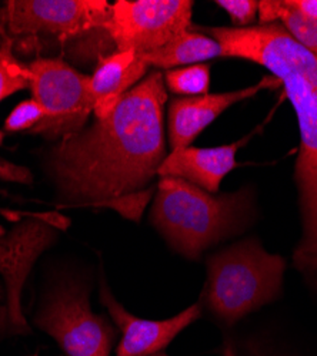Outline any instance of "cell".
Listing matches in <instances>:
<instances>
[{"mask_svg":"<svg viewBox=\"0 0 317 356\" xmlns=\"http://www.w3.org/2000/svg\"><path fill=\"white\" fill-rule=\"evenodd\" d=\"M215 39L222 57H236L266 67L283 80L297 74L317 88V56L300 44L280 22L249 27H199Z\"/></svg>","mask_w":317,"mask_h":356,"instance_id":"5","label":"cell"},{"mask_svg":"<svg viewBox=\"0 0 317 356\" xmlns=\"http://www.w3.org/2000/svg\"><path fill=\"white\" fill-rule=\"evenodd\" d=\"M216 5L230 16L235 27H249L258 15L256 0H217Z\"/></svg>","mask_w":317,"mask_h":356,"instance_id":"20","label":"cell"},{"mask_svg":"<svg viewBox=\"0 0 317 356\" xmlns=\"http://www.w3.org/2000/svg\"><path fill=\"white\" fill-rule=\"evenodd\" d=\"M281 83L297 115L300 131L295 180L303 235L295 250L293 264L309 286L317 292V88L297 74L284 77Z\"/></svg>","mask_w":317,"mask_h":356,"instance_id":"4","label":"cell"},{"mask_svg":"<svg viewBox=\"0 0 317 356\" xmlns=\"http://www.w3.org/2000/svg\"><path fill=\"white\" fill-rule=\"evenodd\" d=\"M152 356H167V355H163V353H156V355H152Z\"/></svg>","mask_w":317,"mask_h":356,"instance_id":"23","label":"cell"},{"mask_svg":"<svg viewBox=\"0 0 317 356\" xmlns=\"http://www.w3.org/2000/svg\"><path fill=\"white\" fill-rule=\"evenodd\" d=\"M26 69L33 99L47 114L33 133L65 138L82 131L93 113L91 76L79 73L62 58H36Z\"/></svg>","mask_w":317,"mask_h":356,"instance_id":"6","label":"cell"},{"mask_svg":"<svg viewBox=\"0 0 317 356\" xmlns=\"http://www.w3.org/2000/svg\"><path fill=\"white\" fill-rule=\"evenodd\" d=\"M163 74L150 72L110 115L52 152L50 170L65 201L106 207L139 221L152 197L148 187L166 157Z\"/></svg>","mask_w":317,"mask_h":356,"instance_id":"1","label":"cell"},{"mask_svg":"<svg viewBox=\"0 0 317 356\" xmlns=\"http://www.w3.org/2000/svg\"><path fill=\"white\" fill-rule=\"evenodd\" d=\"M0 298H2V288H0Z\"/></svg>","mask_w":317,"mask_h":356,"instance_id":"24","label":"cell"},{"mask_svg":"<svg viewBox=\"0 0 317 356\" xmlns=\"http://www.w3.org/2000/svg\"><path fill=\"white\" fill-rule=\"evenodd\" d=\"M281 6L293 15L317 20V0H280Z\"/></svg>","mask_w":317,"mask_h":356,"instance_id":"21","label":"cell"},{"mask_svg":"<svg viewBox=\"0 0 317 356\" xmlns=\"http://www.w3.org/2000/svg\"><path fill=\"white\" fill-rule=\"evenodd\" d=\"M2 140H3V133L0 131V144H2Z\"/></svg>","mask_w":317,"mask_h":356,"instance_id":"22","label":"cell"},{"mask_svg":"<svg viewBox=\"0 0 317 356\" xmlns=\"http://www.w3.org/2000/svg\"><path fill=\"white\" fill-rule=\"evenodd\" d=\"M149 69L134 51H114L102 57L91 76L93 113L98 120L110 115L125 95L148 76Z\"/></svg>","mask_w":317,"mask_h":356,"instance_id":"14","label":"cell"},{"mask_svg":"<svg viewBox=\"0 0 317 356\" xmlns=\"http://www.w3.org/2000/svg\"><path fill=\"white\" fill-rule=\"evenodd\" d=\"M163 80L167 90L176 96H205L209 95L210 87V65L199 63L166 70Z\"/></svg>","mask_w":317,"mask_h":356,"instance_id":"17","label":"cell"},{"mask_svg":"<svg viewBox=\"0 0 317 356\" xmlns=\"http://www.w3.org/2000/svg\"><path fill=\"white\" fill-rule=\"evenodd\" d=\"M66 356H110L118 331L92 312L88 293L80 286L57 288L36 318Z\"/></svg>","mask_w":317,"mask_h":356,"instance_id":"8","label":"cell"},{"mask_svg":"<svg viewBox=\"0 0 317 356\" xmlns=\"http://www.w3.org/2000/svg\"><path fill=\"white\" fill-rule=\"evenodd\" d=\"M61 216H33L0 235V277L5 281L8 323L17 334L29 332L22 312V289L40 254L57 238L65 224Z\"/></svg>","mask_w":317,"mask_h":356,"instance_id":"10","label":"cell"},{"mask_svg":"<svg viewBox=\"0 0 317 356\" xmlns=\"http://www.w3.org/2000/svg\"><path fill=\"white\" fill-rule=\"evenodd\" d=\"M100 301L122 332L116 356H152L164 349L190 323L200 318L199 304L164 321L140 319L127 312L110 293L105 281L100 284Z\"/></svg>","mask_w":317,"mask_h":356,"instance_id":"12","label":"cell"},{"mask_svg":"<svg viewBox=\"0 0 317 356\" xmlns=\"http://www.w3.org/2000/svg\"><path fill=\"white\" fill-rule=\"evenodd\" d=\"M245 140L217 147H183L166 154L157 175L175 177L217 194L223 178L238 167L236 154Z\"/></svg>","mask_w":317,"mask_h":356,"instance_id":"13","label":"cell"},{"mask_svg":"<svg viewBox=\"0 0 317 356\" xmlns=\"http://www.w3.org/2000/svg\"><path fill=\"white\" fill-rule=\"evenodd\" d=\"M252 191L216 195L180 178L162 177L152 222L173 250L197 259L201 252L239 232L249 221Z\"/></svg>","mask_w":317,"mask_h":356,"instance_id":"2","label":"cell"},{"mask_svg":"<svg viewBox=\"0 0 317 356\" xmlns=\"http://www.w3.org/2000/svg\"><path fill=\"white\" fill-rule=\"evenodd\" d=\"M33 356H38V355H33Z\"/></svg>","mask_w":317,"mask_h":356,"instance_id":"25","label":"cell"},{"mask_svg":"<svg viewBox=\"0 0 317 356\" xmlns=\"http://www.w3.org/2000/svg\"><path fill=\"white\" fill-rule=\"evenodd\" d=\"M29 86L26 65H22L13 56L10 42H5L0 46V102Z\"/></svg>","mask_w":317,"mask_h":356,"instance_id":"18","label":"cell"},{"mask_svg":"<svg viewBox=\"0 0 317 356\" xmlns=\"http://www.w3.org/2000/svg\"><path fill=\"white\" fill-rule=\"evenodd\" d=\"M281 80L275 76H265L261 81L240 90L215 93L196 97H175L169 104L167 129L171 150L189 147L197 136L209 127L216 118L236 103L254 97L266 88H277Z\"/></svg>","mask_w":317,"mask_h":356,"instance_id":"11","label":"cell"},{"mask_svg":"<svg viewBox=\"0 0 317 356\" xmlns=\"http://www.w3.org/2000/svg\"><path fill=\"white\" fill-rule=\"evenodd\" d=\"M217 57H222L219 43L210 36L196 31L193 26L163 47L140 56L149 67L166 70L199 65Z\"/></svg>","mask_w":317,"mask_h":356,"instance_id":"15","label":"cell"},{"mask_svg":"<svg viewBox=\"0 0 317 356\" xmlns=\"http://www.w3.org/2000/svg\"><path fill=\"white\" fill-rule=\"evenodd\" d=\"M284 270V258L269 254L256 240L229 247L208 259V305L232 325L277 298Z\"/></svg>","mask_w":317,"mask_h":356,"instance_id":"3","label":"cell"},{"mask_svg":"<svg viewBox=\"0 0 317 356\" xmlns=\"http://www.w3.org/2000/svg\"><path fill=\"white\" fill-rule=\"evenodd\" d=\"M111 5L106 0H10L0 20L10 36L52 35L62 40L103 29Z\"/></svg>","mask_w":317,"mask_h":356,"instance_id":"9","label":"cell"},{"mask_svg":"<svg viewBox=\"0 0 317 356\" xmlns=\"http://www.w3.org/2000/svg\"><path fill=\"white\" fill-rule=\"evenodd\" d=\"M258 19L262 24L280 22L293 38L317 56V20H310L287 12L280 0L258 2Z\"/></svg>","mask_w":317,"mask_h":356,"instance_id":"16","label":"cell"},{"mask_svg":"<svg viewBox=\"0 0 317 356\" xmlns=\"http://www.w3.org/2000/svg\"><path fill=\"white\" fill-rule=\"evenodd\" d=\"M45 108L35 100H24L19 103L13 111L8 115L5 122V130L8 131H22L38 127L43 120H46Z\"/></svg>","mask_w":317,"mask_h":356,"instance_id":"19","label":"cell"},{"mask_svg":"<svg viewBox=\"0 0 317 356\" xmlns=\"http://www.w3.org/2000/svg\"><path fill=\"white\" fill-rule=\"evenodd\" d=\"M190 0H118L105 32L118 51L152 53L192 29Z\"/></svg>","mask_w":317,"mask_h":356,"instance_id":"7","label":"cell"}]
</instances>
